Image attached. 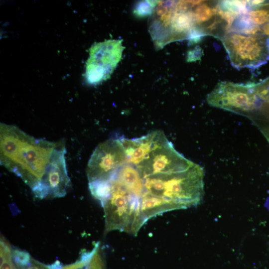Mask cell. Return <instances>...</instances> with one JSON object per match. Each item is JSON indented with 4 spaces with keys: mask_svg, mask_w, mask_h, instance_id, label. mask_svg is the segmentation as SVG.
<instances>
[{
    "mask_svg": "<svg viewBox=\"0 0 269 269\" xmlns=\"http://www.w3.org/2000/svg\"><path fill=\"white\" fill-rule=\"evenodd\" d=\"M65 142L36 138L19 128L0 124V162L39 198L48 176L66 163Z\"/></svg>",
    "mask_w": 269,
    "mask_h": 269,
    "instance_id": "1",
    "label": "cell"
},
{
    "mask_svg": "<svg viewBox=\"0 0 269 269\" xmlns=\"http://www.w3.org/2000/svg\"><path fill=\"white\" fill-rule=\"evenodd\" d=\"M143 194L163 199L175 210L197 205L204 194V170L197 164L182 171L142 178Z\"/></svg>",
    "mask_w": 269,
    "mask_h": 269,
    "instance_id": "2",
    "label": "cell"
},
{
    "mask_svg": "<svg viewBox=\"0 0 269 269\" xmlns=\"http://www.w3.org/2000/svg\"><path fill=\"white\" fill-rule=\"evenodd\" d=\"M106 181L109 193L101 203L105 212V232L119 230L136 235L146 223L140 211V199L116 180Z\"/></svg>",
    "mask_w": 269,
    "mask_h": 269,
    "instance_id": "3",
    "label": "cell"
},
{
    "mask_svg": "<svg viewBox=\"0 0 269 269\" xmlns=\"http://www.w3.org/2000/svg\"><path fill=\"white\" fill-rule=\"evenodd\" d=\"M220 40L235 68L254 69L269 60V36L265 34L230 31Z\"/></svg>",
    "mask_w": 269,
    "mask_h": 269,
    "instance_id": "4",
    "label": "cell"
},
{
    "mask_svg": "<svg viewBox=\"0 0 269 269\" xmlns=\"http://www.w3.org/2000/svg\"><path fill=\"white\" fill-rule=\"evenodd\" d=\"M253 84L221 82L208 95L207 101L213 107L250 118L259 104Z\"/></svg>",
    "mask_w": 269,
    "mask_h": 269,
    "instance_id": "5",
    "label": "cell"
},
{
    "mask_svg": "<svg viewBox=\"0 0 269 269\" xmlns=\"http://www.w3.org/2000/svg\"><path fill=\"white\" fill-rule=\"evenodd\" d=\"M122 40L110 39L94 43L86 65V79L96 85L109 78L121 61L124 49Z\"/></svg>",
    "mask_w": 269,
    "mask_h": 269,
    "instance_id": "6",
    "label": "cell"
},
{
    "mask_svg": "<svg viewBox=\"0 0 269 269\" xmlns=\"http://www.w3.org/2000/svg\"><path fill=\"white\" fill-rule=\"evenodd\" d=\"M127 162L120 138H111L99 144L89 160L86 173L89 182L106 180Z\"/></svg>",
    "mask_w": 269,
    "mask_h": 269,
    "instance_id": "7",
    "label": "cell"
},
{
    "mask_svg": "<svg viewBox=\"0 0 269 269\" xmlns=\"http://www.w3.org/2000/svg\"><path fill=\"white\" fill-rule=\"evenodd\" d=\"M194 163L177 151L167 139L153 149L141 162L135 165L142 177L185 170Z\"/></svg>",
    "mask_w": 269,
    "mask_h": 269,
    "instance_id": "8",
    "label": "cell"
},
{
    "mask_svg": "<svg viewBox=\"0 0 269 269\" xmlns=\"http://www.w3.org/2000/svg\"><path fill=\"white\" fill-rule=\"evenodd\" d=\"M269 23V1H249L244 12L232 22L229 31L248 34H263V28Z\"/></svg>",
    "mask_w": 269,
    "mask_h": 269,
    "instance_id": "9",
    "label": "cell"
},
{
    "mask_svg": "<svg viewBox=\"0 0 269 269\" xmlns=\"http://www.w3.org/2000/svg\"><path fill=\"white\" fill-rule=\"evenodd\" d=\"M166 139L164 134L159 131L152 132L139 138H120L126 155L127 162L134 165L143 161L153 149Z\"/></svg>",
    "mask_w": 269,
    "mask_h": 269,
    "instance_id": "10",
    "label": "cell"
},
{
    "mask_svg": "<svg viewBox=\"0 0 269 269\" xmlns=\"http://www.w3.org/2000/svg\"><path fill=\"white\" fill-rule=\"evenodd\" d=\"M110 178L118 181L129 191L141 200L144 193L143 179L134 165L126 162L118 168L108 179Z\"/></svg>",
    "mask_w": 269,
    "mask_h": 269,
    "instance_id": "11",
    "label": "cell"
},
{
    "mask_svg": "<svg viewBox=\"0 0 269 269\" xmlns=\"http://www.w3.org/2000/svg\"><path fill=\"white\" fill-rule=\"evenodd\" d=\"M13 262L10 245L3 238H1L0 269H17Z\"/></svg>",
    "mask_w": 269,
    "mask_h": 269,
    "instance_id": "12",
    "label": "cell"
},
{
    "mask_svg": "<svg viewBox=\"0 0 269 269\" xmlns=\"http://www.w3.org/2000/svg\"><path fill=\"white\" fill-rule=\"evenodd\" d=\"M93 248L94 253L86 269H106L105 261L100 243H96Z\"/></svg>",
    "mask_w": 269,
    "mask_h": 269,
    "instance_id": "13",
    "label": "cell"
},
{
    "mask_svg": "<svg viewBox=\"0 0 269 269\" xmlns=\"http://www.w3.org/2000/svg\"><path fill=\"white\" fill-rule=\"evenodd\" d=\"M11 253L13 262L18 269H23L30 264L32 258L27 252L16 249L12 250Z\"/></svg>",
    "mask_w": 269,
    "mask_h": 269,
    "instance_id": "14",
    "label": "cell"
},
{
    "mask_svg": "<svg viewBox=\"0 0 269 269\" xmlns=\"http://www.w3.org/2000/svg\"><path fill=\"white\" fill-rule=\"evenodd\" d=\"M158 1L144 0L139 2L134 10L135 15L138 17H144L150 14L154 7L158 5Z\"/></svg>",
    "mask_w": 269,
    "mask_h": 269,
    "instance_id": "15",
    "label": "cell"
},
{
    "mask_svg": "<svg viewBox=\"0 0 269 269\" xmlns=\"http://www.w3.org/2000/svg\"><path fill=\"white\" fill-rule=\"evenodd\" d=\"M255 92L261 101H269V77L258 84H254Z\"/></svg>",
    "mask_w": 269,
    "mask_h": 269,
    "instance_id": "16",
    "label": "cell"
},
{
    "mask_svg": "<svg viewBox=\"0 0 269 269\" xmlns=\"http://www.w3.org/2000/svg\"><path fill=\"white\" fill-rule=\"evenodd\" d=\"M23 269H50V265H44L32 258L30 264Z\"/></svg>",
    "mask_w": 269,
    "mask_h": 269,
    "instance_id": "17",
    "label": "cell"
}]
</instances>
